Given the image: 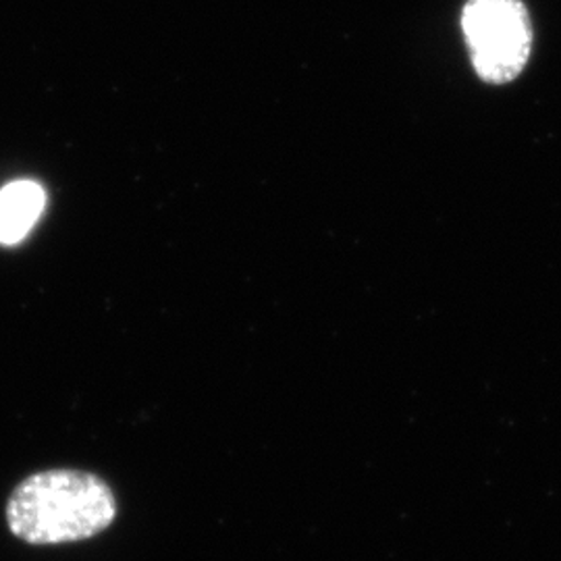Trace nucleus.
<instances>
[{"label": "nucleus", "mask_w": 561, "mask_h": 561, "mask_svg": "<svg viewBox=\"0 0 561 561\" xmlns=\"http://www.w3.org/2000/svg\"><path fill=\"white\" fill-rule=\"evenodd\" d=\"M46 194L34 181H13L0 192V243L15 245L41 219Z\"/></svg>", "instance_id": "nucleus-3"}, {"label": "nucleus", "mask_w": 561, "mask_h": 561, "mask_svg": "<svg viewBox=\"0 0 561 561\" xmlns=\"http://www.w3.org/2000/svg\"><path fill=\"white\" fill-rule=\"evenodd\" d=\"M460 25L482 83L505 85L520 78L535 48L533 15L524 0H466Z\"/></svg>", "instance_id": "nucleus-2"}, {"label": "nucleus", "mask_w": 561, "mask_h": 561, "mask_svg": "<svg viewBox=\"0 0 561 561\" xmlns=\"http://www.w3.org/2000/svg\"><path fill=\"white\" fill-rule=\"evenodd\" d=\"M115 516L117 500L101 477L65 468L25 479L7 505L11 533L32 545L92 539Z\"/></svg>", "instance_id": "nucleus-1"}]
</instances>
